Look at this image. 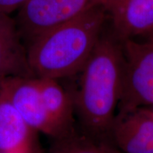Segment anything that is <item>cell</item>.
I'll use <instances>...</instances> for the list:
<instances>
[{
    "label": "cell",
    "mask_w": 153,
    "mask_h": 153,
    "mask_svg": "<svg viewBox=\"0 0 153 153\" xmlns=\"http://www.w3.org/2000/svg\"><path fill=\"white\" fill-rule=\"evenodd\" d=\"M122 68L121 46L101 36L80 72L78 89L72 92L78 129L92 138L110 142L120 99Z\"/></svg>",
    "instance_id": "1"
},
{
    "label": "cell",
    "mask_w": 153,
    "mask_h": 153,
    "mask_svg": "<svg viewBox=\"0 0 153 153\" xmlns=\"http://www.w3.org/2000/svg\"><path fill=\"white\" fill-rule=\"evenodd\" d=\"M106 9L102 6L43 32L28 43L35 77L60 79L80 73L101 37Z\"/></svg>",
    "instance_id": "2"
},
{
    "label": "cell",
    "mask_w": 153,
    "mask_h": 153,
    "mask_svg": "<svg viewBox=\"0 0 153 153\" xmlns=\"http://www.w3.org/2000/svg\"><path fill=\"white\" fill-rule=\"evenodd\" d=\"M123 68L117 112L153 106V43L123 41Z\"/></svg>",
    "instance_id": "3"
},
{
    "label": "cell",
    "mask_w": 153,
    "mask_h": 153,
    "mask_svg": "<svg viewBox=\"0 0 153 153\" xmlns=\"http://www.w3.org/2000/svg\"><path fill=\"white\" fill-rule=\"evenodd\" d=\"M113 0H29L20 9L16 24L28 43L43 32L75 18L94 7L108 11Z\"/></svg>",
    "instance_id": "4"
},
{
    "label": "cell",
    "mask_w": 153,
    "mask_h": 153,
    "mask_svg": "<svg viewBox=\"0 0 153 153\" xmlns=\"http://www.w3.org/2000/svg\"><path fill=\"white\" fill-rule=\"evenodd\" d=\"M0 91L36 132H41L54 138L68 133L48 113L37 77L6 78L0 82Z\"/></svg>",
    "instance_id": "5"
},
{
    "label": "cell",
    "mask_w": 153,
    "mask_h": 153,
    "mask_svg": "<svg viewBox=\"0 0 153 153\" xmlns=\"http://www.w3.org/2000/svg\"><path fill=\"white\" fill-rule=\"evenodd\" d=\"M109 139L123 153H153V111L143 107L117 112Z\"/></svg>",
    "instance_id": "6"
},
{
    "label": "cell",
    "mask_w": 153,
    "mask_h": 153,
    "mask_svg": "<svg viewBox=\"0 0 153 153\" xmlns=\"http://www.w3.org/2000/svg\"><path fill=\"white\" fill-rule=\"evenodd\" d=\"M108 11L122 41L153 32V0H113Z\"/></svg>",
    "instance_id": "7"
},
{
    "label": "cell",
    "mask_w": 153,
    "mask_h": 153,
    "mask_svg": "<svg viewBox=\"0 0 153 153\" xmlns=\"http://www.w3.org/2000/svg\"><path fill=\"white\" fill-rule=\"evenodd\" d=\"M16 22L0 13V82L10 76L35 77Z\"/></svg>",
    "instance_id": "8"
},
{
    "label": "cell",
    "mask_w": 153,
    "mask_h": 153,
    "mask_svg": "<svg viewBox=\"0 0 153 153\" xmlns=\"http://www.w3.org/2000/svg\"><path fill=\"white\" fill-rule=\"evenodd\" d=\"M36 133L0 91V151L29 153Z\"/></svg>",
    "instance_id": "9"
},
{
    "label": "cell",
    "mask_w": 153,
    "mask_h": 153,
    "mask_svg": "<svg viewBox=\"0 0 153 153\" xmlns=\"http://www.w3.org/2000/svg\"><path fill=\"white\" fill-rule=\"evenodd\" d=\"M38 78V77H37ZM47 111L53 120L66 133L76 128L73 94L69 92L58 79L38 78Z\"/></svg>",
    "instance_id": "10"
},
{
    "label": "cell",
    "mask_w": 153,
    "mask_h": 153,
    "mask_svg": "<svg viewBox=\"0 0 153 153\" xmlns=\"http://www.w3.org/2000/svg\"><path fill=\"white\" fill-rule=\"evenodd\" d=\"M52 153H123L108 141L88 136L76 128L55 138Z\"/></svg>",
    "instance_id": "11"
},
{
    "label": "cell",
    "mask_w": 153,
    "mask_h": 153,
    "mask_svg": "<svg viewBox=\"0 0 153 153\" xmlns=\"http://www.w3.org/2000/svg\"><path fill=\"white\" fill-rule=\"evenodd\" d=\"M29 0H0V13L9 14L16 9H20Z\"/></svg>",
    "instance_id": "12"
},
{
    "label": "cell",
    "mask_w": 153,
    "mask_h": 153,
    "mask_svg": "<svg viewBox=\"0 0 153 153\" xmlns=\"http://www.w3.org/2000/svg\"><path fill=\"white\" fill-rule=\"evenodd\" d=\"M149 36H150V38H149V41H148L152 42V43H153V32H152V33H151L150 34H149Z\"/></svg>",
    "instance_id": "13"
}]
</instances>
